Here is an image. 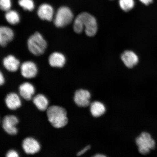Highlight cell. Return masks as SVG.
<instances>
[{
    "label": "cell",
    "instance_id": "6da1fadb",
    "mask_svg": "<svg viewBox=\"0 0 157 157\" xmlns=\"http://www.w3.org/2000/svg\"><path fill=\"white\" fill-rule=\"evenodd\" d=\"M73 29L75 32L80 34L84 30L88 36H94L98 30L97 20L93 15L87 12L78 14L74 21Z\"/></svg>",
    "mask_w": 157,
    "mask_h": 157
},
{
    "label": "cell",
    "instance_id": "7a4b0ae2",
    "mask_svg": "<svg viewBox=\"0 0 157 157\" xmlns=\"http://www.w3.org/2000/svg\"><path fill=\"white\" fill-rule=\"evenodd\" d=\"M47 115L49 122L56 128H61L67 124V113L63 107L51 106L47 110Z\"/></svg>",
    "mask_w": 157,
    "mask_h": 157
},
{
    "label": "cell",
    "instance_id": "3957f363",
    "mask_svg": "<svg viewBox=\"0 0 157 157\" xmlns=\"http://www.w3.org/2000/svg\"><path fill=\"white\" fill-rule=\"evenodd\" d=\"M29 51L35 56L42 55L46 50L47 43L40 33L37 32L29 37L27 40Z\"/></svg>",
    "mask_w": 157,
    "mask_h": 157
},
{
    "label": "cell",
    "instance_id": "277c9868",
    "mask_svg": "<svg viewBox=\"0 0 157 157\" xmlns=\"http://www.w3.org/2000/svg\"><path fill=\"white\" fill-rule=\"evenodd\" d=\"M138 148L139 151L141 154L146 155L154 150L155 147V142L150 133L143 132L135 140Z\"/></svg>",
    "mask_w": 157,
    "mask_h": 157
},
{
    "label": "cell",
    "instance_id": "5b68a950",
    "mask_svg": "<svg viewBox=\"0 0 157 157\" xmlns=\"http://www.w3.org/2000/svg\"><path fill=\"white\" fill-rule=\"evenodd\" d=\"M74 15L71 10L66 6H62L57 11L54 19V24L58 28H63L73 21Z\"/></svg>",
    "mask_w": 157,
    "mask_h": 157
},
{
    "label": "cell",
    "instance_id": "8992f818",
    "mask_svg": "<svg viewBox=\"0 0 157 157\" xmlns=\"http://www.w3.org/2000/svg\"><path fill=\"white\" fill-rule=\"evenodd\" d=\"M19 123L17 117L14 115H6L2 121V125L6 132L8 134L15 135L17 134V129L16 125Z\"/></svg>",
    "mask_w": 157,
    "mask_h": 157
},
{
    "label": "cell",
    "instance_id": "52a82bcc",
    "mask_svg": "<svg viewBox=\"0 0 157 157\" xmlns=\"http://www.w3.org/2000/svg\"><path fill=\"white\" fill-rule=\"evenodd\" d=\"M91 95L87 90L79 89L75 93L74 101L78 107H85L90 105Z\"/></svg>",
    "mask_w": 157,
    "mask_h": 157
},
{
    "label": "cell",
    "instance_id": "ba28073f",
    "mask_svg": "<svg viewBox=\"0 0 157 157\" xmlns=\"http://www.w3.org/2000/svg\"><path fill=\"white\" fill-rule=\"evenodd\" d=\"M21 75L25 78H31L35 77L38 69L36 64L31 61L23 62L20 66Z\"/></svg>",
    "mask_w": 157,
    "mask_h": 157
},
{
    "label": "cell",
    "instance_id": "9c48e42d",
    "mask_svg": "<svg viewBox=\"0 0 157 157\" xmlns=\"http://www.w3.org/2000/svg\"><path fill=\"white\" fill-rule=\"evenodd\" d=\"M22 146L24 151L28 154H36L40 149V145L38 141L31 137H27L23 140Z\"/></svg>",
    "mask_w": 157,
    "mask_h": 157
},
{
    "label": "cell",
    "instance_id": "30bf717a",
    "mask_svg": "<svg viewBox=\"0 0 157 157\" xmlns=\"http://www.w3.org/2000/svg\"><path fill=\"white\" fill-rule=\"evenodd\" d=\"M37 14L39 18L42 20L50 21L54 17V9L48 4H43L39 7Z\"/></svg>",
    "mask_w": 157,
    "mask_h": 157
},
{
    "label": "cell",
    "instance_id": "8fae6325",
    "mask_svg": "<svg viewBox=\"0 0 157 157\" xmlns=\"http://www.w3.org/2000/svg\"><path fill=\"white\" fill-rule=\"evenodd\" d=\"M14 33L10 27L2 26L0 28V44L4 47L12 40L14 37Z\"/></svg>",
    "mask_w": 157,
    "mask_h": 157
},
{
    "label": "cell",
    "instance_id": "7c38bea8",
    "mask_svg": "<svg viewBox=\"0 0 157 157\" xmlns=\"http://www.w3.org/2000/svg\"><path fill=\"white\" fill-rule=\"evenodd\" d=\"M66 58L63 54L55 52L50 55L48 58L49 64L52 67L62 68L66 63Z\"/></svg>",
    "mask_w": 157,
    "mask_h": 157
},
{
    "label": "cell",
    "instance_id": "4fadbf2b",
    "mask_svg": "<svg viewBox=\"0 0 157 157\" xmlns=\"http://www.w3.org/2000/svg\"><path fill=\"white\" fill-rule=\"evenodd\" d=\"M3 64L6 69L11 72L16 71L20 66L19 60L11 55H9L3 59Z\"/></svg>",
    "mask_w": 157,
    "mask_h": 157
},
{
    "label": "cell",
    "instance_id": "5bb4252c",
    "mask_svg": "<svg viewBox=\"0 0 157 157\" xmlns=\"http://www.w3.org/2000/svg\"><path fill=\"white\" fill-rule=\"evenodd\" d=\"M121 59L125 66L132 68L136 65L139 61L138 56L131 51H125L121 56Z\"/></svg>",
    "mask_w": 157,
    "mask_h": 157
},
{
    "label": "cell",
    "instance_id": "9a60e30c",
    "mask_svg": "<svg viewBox=\"0 0 157 157\" xmlns=\"http://www.w3.org/2000/svg\"><path fill=\"white\" fill-rule=\"evenodd\" d=\"M19 91L21 97L26 101H29L32 99L35 90L32 84L29 82H25L20 86Z\"/></svg>",
    "mask_w": 157,
    "mask_h": 157
},
{
    "label": "cell",
    "instance_id": "2e32d148",
    "mask_svg": "<svg viewBox=\"0 0 157 157\" xmlns=\"http://www.w3.org/2000/svg\"><path fill=\"white\" fill-rule=\"evenodd\" d=\"M5 101L7 107L13 110L18 109L21 105L20 99L18 95L15 93H10L7 94Z\"/></svg>",
    "mask_w": 157,
    "mask_h": 157
},
{
    "label": "cell",
    "instance_id": "e0dca14e",
    "mask_svg": "<svg viewBox=\"0 0 157 157\" xmlns=\"http://www.w3.org/2000/svg\"><path fill=\"white\" fill-rule=\"evenodd\" d=\"M33 102L39 110L44 111L48 109V101L44 95L39 94L33 98Z\"/></svg>",
    "mask_w": 157,
    "mask_h": 157
},
{
    "label": "cell",
    "instance_id": "ac0fdd59",
    "mask_svg": "<svg viewBox=\"0 0 157 157\" xmlns=\"http://www.w3.org/2000/svg\"><path fill=\"white\" fill-rule=\"evenodd\" d=\"M90 111L92 115L97 117L101 116L105 113L106 108L103 103L95 101L90 104Z\"/></svg>",
    "mask_w": 157,
    "mask_h": 157
},
{
    "label": "cell",
    "instance_id": "d6986e66",
    "mask_svg": "<svg viewBox=\"0 0 157 157\" xmlns=\"http://www.w3.org/2000/svg\"><path fill=\"white\" fill-rule=\"evenodd\" d=\"M6 20L11 25H16L20 21V17L17 11L9 10L6 11L5 15Z\"/></svg>",
    "mask_w": 157,
    "mask_h": 157
},
{
    "label": "cell",
    "instance_id": "ffe728a7",
    "mask_svg": "<svg viewBox=\"0 0 157 157\" xmlns=\"http://www.w3.org/2000/svg\"><path fill=\"white\" fill-rule=\"evenodd\" d=\"M119 3L121 9L125 12L131 10L135 6L134 0H119Z\"/></svg>",
    "mask_w": 157,
    "mask_h": 157
},
{
    "label": "cell",
    "instance_id": "44dd1931",
    "mask_svg": "<svg viewBox=\"0 0 157 157\" xmlns=\"http://www.w3.org/2000/svg\"><path fill=\"white\" fill-rule=\"evenodd\" d=\"M18 4L25 10L31 11L34 9L35 4L33 0H18Z\"/></svg>",
    "mask_w": 157,
    "mask_h": 157
},
{
    "label": "cell",
    "instance_id": "7402d4cb",
    "mask_svg": "<svg viewBox=\"0 0 157 157\" xmlns=\"http://www.w3.org/2000/svg\"><path fill=\"white\" fill-rule=\"evenodd\" d=\"M12 6L11 0H1L0 7L2 10L7 11L10 10Z\"/></svg>",
    "mask_w": 157,
    "mask_h": 157
},
{
    "label": "cell",
    "instance_id": "603a6c76",
    "mask_svg": "<svg viewBox=\"0 0 157 157\" xmlns=\"http://www.w3.org/2000/svg\"><path fill=\"white\" fill-rule=\"evenodd\" d=\"M7 157H18L19 156L18 153L15 150H11L9 151L6 155Z\"/></svg>",
    "mask_w": 157,
    "mask_h": 157
},
{
    "label": "cell",
    "instance_id": "cb8c5ba5",
    "mask_svg": "<svg viewBox=\"0 0 157 157\" xmlns=\"http://www.w3.org/2000/svg\"><path fill=\"white\" fill-rule=\"evenodd\" d=\"M90 149H91V146H90V145L86 146L85 148H84L83 150L80 151V152H78L77 155L78 156H81L82 155L84 154V153L87 151L90 150Z\"/></svg>",
    "mask_w": 157,
    "mask_h": 157
},
{
    "label": "cell",
    "instance_id": "d4e9b609",
    "mask_svg": "<svg viewBox=\"0 0 157 157\" xmlns=\"http://www.w3.org/2000/svg\"><path fill=\"white\" fill-rule=\"evenodd\" d=\"M5 82V78L2 72L0 73V84L1 85H2Z\"/></svg>",
    "mask_w": 157,
    "mask_h": 157
},
{
    "label": "cell",
    "instance_id": "484cf974",
    "mask_svg": "<svg viewBox=\"0 0 157 157\" xmlns=\"http://www.w3.org/2000/svg\"><path fill=\"white\" fill-rule=\"evenodd\" d=\"M141 2L146 5H148L152 3L153 0H139Z\"/></svg>",
    "mask_w": 157,
    "mask_h": 157
},
{
    "label": "cell",
    "instance_id": "4316f807",
    "mask_svg": "<svg viewBox=\"0 0 157 157\" xmlns=\"http://www.w3.org/2000/svg\"><path fill=\"white\" fill-rule=\"evenodd\" d=\"M106 156H105V155L101 154H97V155H95V156H94V157H104Z\"/></svg>",
    "mask_w": 157,
    "mask_h": 157
}]
</instances>
